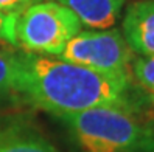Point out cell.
<instances>
[{"instance_id": "6", "label": "cell", "mask_w": 154, "mask_h": 152, "mask_svg": "<svg viewBox=\"0 0 154 152\" xmlns=\"http://www.w3.org/2000/svg\"><path fill=\"white\" fill-rule=\"evenodd\" d=\"M73 13L90 30H107L115 25L125 0H55Z\"/></svg>"}, {"instance_id": "10", "label": "cell", "mask_w": 154, "mask_h": 152, "mask_svg": "<svg viewBox=\"0 0 154 152\" xmlns=\"http://www.w3.org/2000/svg\"><path fill=\"white\" fill-rule=\"evenodd\" d=\"M17 14H5L0 11V42L14 45V26Z\"/></svg>"}, {"instance_id": "3", "label": "cell", "mask_w": 154, "mask_h": 152, "mask_svg": "<svg viewBox=\"0 0 154 152\" xmlns=\"http://www.w3.org/2000/svg\"><path fill=\"white\" fill-rule=\"evenodd\" d=\"M81 26L78 17L64 5L55 0L36 2L16 17L14 45L23 53L59 56Z\"/></svg>"}, {"instance_id": "9", "label": "cell", "mask_w": 154, "mask_h": 152, "mask_svg": "<svg viewBox=\"0 0 154 152\" xmlns=\"http://www.w3.org/2000/svg\"><path fill=\"white\" fill-rule=\"evenodd\" d=\"M131 73L143 90L154 96V55L132 59Z\"/></svg>"}, {"instance_id": "4", "label": "cell", "mask_w": 154, "mask_h": 152, "mask_svg": "<svg viewBox=\"0 0 154 152\" xmlns=\"http://www.w3.org/2000/svg\"><path fill=\"white\" fill-rule=\"evenodd\" d=\"M58 58L98 71L131 75L134 51L119 30H81Z\"/></svg>"}, {"instance_id": "1", "label": "cell", "mask_w": 154, "mask_h": 152, "mask_svg": "<svg viewBox=\"0 0 154 152\" xmlns=\"http://www.w3.org/2000/svg\"><path fill=\"white\" fill-rule=\"evenodd\" d=\"M19 93L55 117L103 106H132L131 75L106 73L58 56L20 53Z\"/></svg>"}, {"instance_id": "12", "label": "cell", "mask_w": 154, "mask_h": 152, "mask_svg": "<svg viewBox=\"0 0 154 152\" xmlns=\"http://www.w3.org/2000/svg\"><path fill=\"white\" fill-rule=\"evenodd\" d=\"M151 100H152V104H154V96H151Z\"/></svg>"}, {"instance_id": "11", "label": "cell", "mask_w": 154, "mask_h": 152, "mask_svg": "<svg viewBox=\"0 0 154 152\" xmlns=\"http://www.w3.org/2000/svg\"><path fill=\"white\" fill-rule=\"evenodd\" d=\"M36 2L38 0H0V11L5 14H19Z\"/></svg>"}, {"instance_id": "5", "label": "cell", "mask_w": 154, "mask_h": 152, "mask_svg": "<svg viewBox=\"0 0 154 152\" xmlns=\"http://www.w3.org/2000/svg\"><path fill=\"white\" fill-rule=\"evenodd\" d=\"M123 37L134 53L154 55V0H135L126 8Z\"/></svg>"}, {"instance_id": "8", "label": "cell", "mask_w": 154, "mask_h": 152, "mask_svg": "<svg viewBox=\"0 0 154 152\" xmlns=\"http://www.w3.org/2000/svg\"><path fill=\"white\" fill-rule=\"evenodd\" d=\"M22 75L20 53H14L0 47V96L8 93H19Z\"/></svg>"}, {"instance_id": "2", "label": "cell", "mask_w": 154, "mask_h": 152, "mask_svg": "<svg viewBox=\"0 0 154 152\" xmlns=\"http://www.w3.org/2000/svg\"><path fill=\"white\" fill-rule=\"evenodd\" d=\"M81 152H154V123L132 106H103L58 117Z\"/></svg>"}, {"instance_id": "7", "label": "cell", "mask_w": 154, "mask_h": 152, "mask_svg": "<svg viewBox=\"0 0 154 152\" xmlns=\"http://www.w3.org/2000/svg\"><path fill=\"white\" fill-rule=\"evenodd\" d=\"M0 152H59L38 130L23 126L0 127Z\"/></svg>"}]
</instances>
